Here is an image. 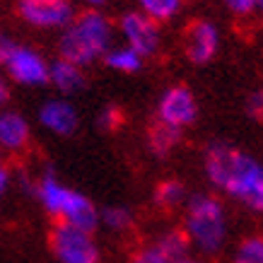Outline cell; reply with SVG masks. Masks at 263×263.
<instances>
[{"label":"cell","instance_id":"obj_1","mask_svg":"<svg viewBox=\"0 0 263 263\" xmlns=\"http://www.w3.org/2000/svg\"><path fill=\"white\" fill-rule=\"evenodd\" d=\"M203 167L217 191L254 213H263V162L230 143H210Z\"/></svg>","mask_w":263,"mask_h":263},{"label":"cell","instance_id":"obj_2","mask_svg":"<svg viewBox=\"0 0 263 263\" xmlns=\"http://www.w3.org/2000/svg\"><path fill=\"white\" fill-rule=\"evenodd\" d=\"M114 46V24L99 10H85L72 17V22L61 32L58 53L63 61L80 68L97 63Z\"/></svg>","mask_w":263,"mask_h":263},{"label":"cell","instance_id":"obj_3","mask_svg":"<svg viewBox=\"0 0 263 263\" xmlns=\"http://www.w3.org/2000/svg\"><path fill=\"white\" fill-rule=\"evenodd\" d=\"M34 193L48 215L56 217V222L85 232H95L99 227V210L95 203L85 193L65 186L53 172H46L34 181Z\"/></svg>","mask_w":263,"mask_h":263},{"label":"cell","instance_id":"obj_4","mask_svg":"<svg viewBox=\"0 0 263 263\" xmlns=\"http://www.w3.org/2000/svg\"><path fill=\"white\" fill-rule=\"evenodd\" d=\"M183 234L200 254H217L227 241V213L222 200L210 193H196L186 200Z\"/></svg>","mask_w":263,"mask_h":263},{"label":"cell","instance_id":"obj_5","mask_svg":"<svg viewBox=\"0 0 263 263\" xmlns=\"http://www.w3.org/2000/svg\"><path fill=\"white\" fill-rule=\"evenodd\" d=\"M51 251L58 263H99V247L92 232L56 222L51 232Z\"/></svg>","mask_w":263,"mask_h":263},{"label":"cell","instance_id":"obj_6","mask_svg":"<svg viewBox=\"0 0 263 263\" xmlns=\"http://www.w3.org/2000/svg\"><path fill=\"white\" fill-rule=\"evenodd\" d=\"M3 65H5V72L10 75V80L22 85V87H41L48 82L51 63L32 46L15 44Z\"/></svg>","mask_w":263,"mask_h":263},{"label":"cell","instance_id":"obj_7","mask_svg":"<svg viewBox=\"0 0 263 263\" xmlns=\"http://www.w3.org/2000/svg\"><path fill=\"white\" fill-rule=\"evenodd\" d=\"M17 12L29 27L61 29V32L75 17V8H72L70 0H20Z\"/></svg>","mask_w":263,"mask_h":263},{"label":"cell","instance_id":"obj_8","mask_svg":"<svg viewBox=\"0 0 263 263\" xmlns=\"http://www.w3.org/2000/svg\"><path fill=\"white\" fill-rule=\"evenodd\" d=\"M119 32L123 36V44L128 48H133L138 56L150 58L160 51L162 44V34H160V24L152 22L147 15H143L140 10L136 12H126L119 20Z\"/></svg>","mask_w":263,"mask_h":263},{"label":"cell","instance_id":"obj_9","mask_svg":"<svg viewBox=\"0 0 263 263\" xmlns=\"http://www.w3.org/2000/svg\"><path fill=\"white\" fill-rule=\"evenodd\" d=\"M198 116V102L186 85H172L157 102V121L169 128L183 130Z\"/></svg>","mask_w":263,"mask_h":263},{"label":"cell","instance_id":"obj_10","mask_svg":"<svg viewBox=\"0 0 263 263\" xmlns=\"http://www.w3.org/2000/svg\"><path fill=\"white\" fill-rule=\"evenodd\" d=\"M220 51V29L210 20H196L183 32V53L196 65H205Z\"/></svg>","mask_w":263,"mask_h":263},{"label":"cell","instance_id":"obj_11","mask_svg":"<svg viewBox=\"0 0 263 263\" xmlns=\"http://www.w3.org/2000/svg\"><path fill=\"white\" fill-rule=\"evenodd\" d=\"M32 145V126L20 111L0 109V152L24 155Z\"/></svg>","mask_w":263,"mask_h":263},{"label":"cell","instance_id":"obj_12","mask_svg":"<svg viewBox=\"0 0 263 263\" xmlns=\"http://www.w3.org/2000/svg\"><path fill=\"white\" fill-rule=\"evenodd\" d=\"M39 123L44 130L53 136H72L80 126V114L65 97H56L41 104L39 109Z\"/></svg>","mask_w":263,"mask_h":263},{"label":"cell","instance_id":"obj_13","mask_svg":"<svg viewBox=\"0 0 263 263\" xmlns=\"http://www.w3.org/2000/svg\"><path fill=\"white\" fill-rule=\"evenodd\" d=\"M48 82L61 92V97H70L85 87V70H82L80 65L68 63L63 58H58V61L51 63Z\"/></svg>","mask_w":263,"mask_h":263},{"label":"cell","instance_id":"obj_14","mask_svg":"<svg viewBox=\"0 0 263 263\" xmlns=\"http://www.w3.org/2000/svg\"><path fill=\"white\" fill-rule=\"evenodd\" d=\"M104 63L109 65L111 70H116V72L133 75V72L143 70L145 58L138 56L136 51H133V48H128L126 44H121V46H111V48H109V53L104 56Z\"/></svg>","mask_w":263,"mask_h":263},{"label":"cell","instance_id":"obj_15","mask_svg":"<svg viewBox=\"0 0 263 263\" xmlns=\"http://www.w3.org/2000/svg\"><path fill=\"white\" fill-rule=\"evenodd\" d=\"M181 140V130H176V128H169L160 121H152L150 123V130H147V145H150V150L155 155H169V152L174 150L176 145Z\"/></svg>","mask_w":263,"mask_h":263},{"label":"cell","instance_id":"obj_16","mask_svg":"<svg viewBox=\"0 0 263 263\" xmlns=\"http://www.w3.org/2000/svg\"><path fill=\"white\" fill-rule=\"evenodd\" d=\"M189 200V191L181 181L176 179H167V181L157 183L155 189V203L162 208V210H176V208H183Z\"/></svg>","mask_w":263,"mask_h":263},{"label":"cell","instance_id":"obj_17","mask_svg":"<svg viewBox=\"0 0 263 263\" xmlns=\"http://www.w3.org/2000/svg\"><path fill=\"white\" fill-rule=\"evenodd\" d=\"M183 0H138V8L143 15H147L152 22H169L179 15Z\"/></svg>","mask_w":263,"mask_h":263},{"label":"cell","instance_id":"obj_18","mask_svg":"<svg viewBox=\"0 0 263 263\" xmlns=\"http://www.w3.org/2000/svg\"><path fill=\"white\" fill-rule=\"evenodd\" d=\"M152 244L160 249L169 261H176V258L186 256V254H189V247H191V244H189V239H186V234H183V230H169V232H164V234H160V237L152 241Z\"/></svg>","mask_w":263,"mask_h":263},{"label":"cell","instance_id":"obj_19","mask_svg":"<svg viewBox=\"0 0 263 263\" xmlns=\"http://www.w3.org/2000/svg\"><path fill=\"white\" fill-rule=\"evenodd\" d=\"M99 222L109 232H126L133 227V213L126 205H109L99 213Z\"/></svg>","mask_w":263,"mask_h":263},{"label":"cell","instance_id":"obj_20","mask_svg":"<svg viewBox=\"0 0 263 263\" xmlns=\"http://www.w3.org/2000/svg\"><path fill=\"white\" fill-rule=\"evenodd\" d=\"M234 263H263V237H247L234 251Z\"/></svg>","mask_w":263,"mask_h":263},{"label":"cell","instance_id":"obj_21","mask_svg":"<svg viewBox=\"0 0 263 263\" xmlns=\"http://www.w3.org/2000/svg\"><path fill=\"white\" fill-rule=\"evenodd\" d=\"M121 123H123V114H121L119 106H106L97 116V126L102 128V130H116Z\"/></svg>","mask_w":263,"mask_h":263},{"label":"cell","instance_id":"obj_22","mask_svg":"<svg viewBox=\"0 0 263 263\" xmlns=\"http://www.w3.org/2000/svg\"><path fill=\"white\" fill-rule=\"evenodd\" d=\"M133 263H172V261H169L167 256L162 254V251L155 247V244H147V247H143L136 254Z\"/></svg>","mask_w":263,"mask_h":263},{"label":"cell","instance_id":"obj_23","mask_svg":"<svg viewBox=\"0 0 263 263\" xmlns=\"http://www.w3.org/2000/svg\"><path fill=\"white\" fill-rule=\"evenodd\" d=\"M222 3L237 17H249L256 12V0H222Z\"/></svg>","mask_w":263,"mask_h":263},{"label":"cell","instance_id":"obj_24","mask_svg":"<svg viewBox=\"0 0 263 263\" xmlns=\"http://www.w3.org/2000/svg\"><path fill=\"white\" fill-rule=\"evenodd\" d=\"M247 111L251 119L256 121H263V89H256L251 92L247 99Z\"/></svg>","mask_w":263,"mask_h":263},{"label":"cell","instance_id":"obj_25","mask_svg":"<svg viewBox=\"0 0 263 263\" xmlns=\"http://www.w3.org/2000/svg\"><path fill=\"white\" fill-rule=\"evenodd\" d=\"M12 46H15V41H12L8 34L0 29V65L5 63V58H8V53L12 51Z\"/></svg>","mask_w":263,"mask_h":263},{"label":"cell","instance_id":"obj_26","mask_svg":"<svg viewBox=\"0 0 263 263\" xmlns=\"http://www.w3.org/2000/svg\"><path fill=\"white\" fill-rule=\"evenodd\" d=\"M8 183H10V172L5 167H0V196L5 193V189H8Z\"/></svg>","mask_w":263,"mask_h":263},{"label":"cell","instance_id":"obj_27","mask_svg":"<svg viewBox=\"0 0 263 263\" xmlns=\"http://www.w3.org/2000/svg\"><path fill=\"white\" fill-rule=\"evenodd\" d=\"M172 263H205L203 258H196V256H181V258H176V261H172Z\"/></svg>","mask_w":263,"mask_h":263},{"label":"cell","instance_id":"obj_28","mask_svg":"<svg viewBox=\"0 0 263 263\" xmlns=\"http://www.w3.org/2000/svg\"><path fill=\"white\" fill-rule=\"evenodd\" d=\"M8 99V87H5V82L0 80V106H3V102Z\"/></svg>","mask_w":263,"mask_h":263},{"label":"cell","instance_id":"obj_29","mask_svg":"<svg viewBox=\"0 0 263 263\" xmlns=\"http://www.w3.org/2000/svg\"><path fill=\"white\" fill-rule=\"evenodd\" d=\"M85 3H87V5H89L92 10H97V8H102V5L106 3V0H85Z\"/></svg>","mask_w":263,"mask_h":263},{"label":"cell","instance_id":"obj_30","mask_svg":"<svg viewBox=\"0 0 263 263\" xmlns=\"http://www.w3.org/2000/svg\"><path fill=\"white\" fill-rule=\"evenodd\" d=\"M256 12H261L263 15V0H256Z\"/></svg>","mask_w":263,"mask_h":263},{"label":"cell","instance_id":"obj_31","mask_svg":"<svg viewBox=\"0 0 263 263\" xmlns=\"http://www.w3.org/2000/svg\"><path fill=\"white\" fill-rule=\"evenodd\" d=\"M0 167H3V152H0Z\"/></svg>","mask_w":263,"mask_h":263}]
</instances>
